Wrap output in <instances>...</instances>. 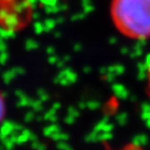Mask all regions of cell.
I'll return each instance as SVG.
<instances>
[{"mask_svg": "<svg viewBox=\"0 0 150 150\" xmlns=\"http://www.w3.org/2000/svg\"><path fill=\"white\" fill-rule=\"evenodd\" d=\"M5 110H6V106H5V101L3 98L2 94L0 93V123L3 121L5 116Z\"/></svg>", "mask_w": 150, "mask_h": 150, "instance_id": "obj_2", "label": "cell"}, {"mask_svg": "<svg viewBox=\"0 0 150 150\" xmlns=\"http://www.w3.org/2000/svg\"><path fill=\"white\" fill-rule=\"evenodd\" d=\"M110 13L115 27L126 38H150V0H112Z\"/></svg>", "mask_w": 150, "mask_h": 150, "instance_id": "obj_1", "label": "cell"}, {"mask_svg": "<svg viewBox=\"0 0 150 150\" xmlns=\"http://www.w3.org/2000/svg\"><path fill=\"white\" fill-rule=\"evenodd\" d=\"M148 92H149V94H150V71H149V73H148Z\"/></svg>", "mask_w": 150, "mask_h": 150, "instance_id": "obj_3", "label": "cell"}]
</instances>
